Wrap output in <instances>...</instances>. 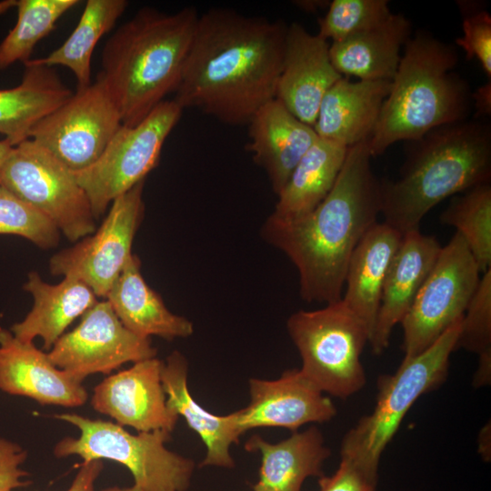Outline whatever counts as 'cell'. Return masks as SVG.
Here are the masks:
<instances>
[{
  "mask_svg": "<svg viewBox=\"0 0 491 491\" xmlns=\"http://www.w3.org/2000/svg\"><path fill=\"white\" fill-rule=\"evenodd\" d=\"M287 25L227 8L199 15L174 101L222 123L247 125L276 98Z\"/></svg>",
  "mask_w": 491,
  "mask_h": 491,
  "instance_id": "obj_1",
  "label": "cell"
},
{
  "mask_svg": "<svg viewBox=\"0 0 491 491\" xmlns=\"http://www.w3.org/2000/svg\"><path fill=\"white\" fill-rule=\"evenodd\" d=\"M367 141L348 147L336 183L317 206L290 218L271 214L261 227L262 238L297 269L306 302L342 298L350 257L381 214L380 181Z\"/></svg>",
  "mask_w": 491,
  "mask_h": 491,
  "instance_id": "obj_2",
  "label": "cell"
},
{
  "mask_svg": "<svg viewBox=\"0 0 491 491\" xmlns=\"http://www.w3.org/2000/svg\"><path fill=\"white\" fill-rule=\"evenodd\" d=\"M198 17L193 6L172 14L144 7L107 39L97 75L115 102L122 125H136L175 93Z\"/></svg>",
  "mask_w": 491,
  "mask_h": 491,
  "instance_id": "obj_3",
  "label": "cell"
},
{
  "mask_svg": "<svg viewBox=\"0 0 491 491\" xmlns=\"http://www.w3.org/2000/svg\"><path fill=\"white\" fill-rule=\"evenodd\" d=\"M490 177L488 125L462 121L436 128L410 142L397 179L380 181V215L402 234L419 229L434 206Z\"/></svg>",
  "mask_w": 491,
  "mask_h": 491,
  "instance_id": "obj_4",
  "label": "cell"
},
{
  "mask_svg": "<svg viewBox=\"0 0 491 491\" xmlns=\"http://www.w3.org/2000/svg\"><path fill=\"white\" fill-rule=\"evenodd\" d=\"M457 62L450 45L429 33L411 35L367 141L372 157L398 141H416L436 128L465 121L469 90L452 72Z\"/></svg>",
  "mask_w": 491,
  "mask_h": 491,
  "instance_id": "obj_5",
  "label": "cell"
},
{
  "mask_svg": "<svg viewBox=\"0 0 491 491\" xmlns=\"http://www.w3.org/2000/svg\"><path fill=\"white\" fill-rule=\"evenodd\" d=\"M461 320L418 355L404 357L393 375L381 376L374 410L344 436L341 459L356 466L372 482L377 484L381 455L408 410L423 394L436 388L446 378Z\"/></svg>",
  "mask_w": 491,
  "mask_h": 491,
  "instance_id": "obj_6",
  "label": "cell"
},
{
  "mask_svg": "<svg viewBox=\"0 0 491 491\" xmlns=\"http://www.w3.org/2000/svg\"><path fill=\"white\" fill-rule=\"evenodd\" d=\"M80 431L65 437L54 449L56 457L78 456L84 462L109 459L125 466L135 486L144 491H185L195 470L193 460L168 450L170 434L164 430L134 435L124 426L74 413L55 415Z\"/></svg>",
  "mask_w": 491,
  "mask_h": 491,
  "instance_id": "obj_7",
  "label": "cell"
},
{
  "mask_svg": "<svg viewBox=\"0 0 491 491\" xmlns=\"http://www.w3.org/2000/svg\"><path fill=\"white\" fill-rule=\"evenodd\" d=\"M286 327L302 359L301 372L321 392L346 398L365 386L360 357L370 336L342 299L292 314Z\"/></svg>",
  "mask_w": 491,
  "mask_h": 491,
  "instance_id": "obj_8",
  "label": "cell"
},
{
  "mask_svg": "<svg viewBox=\"0 0 491 491\" xmlns=\"http://www.w3.org/2000/svg\"><path fill=\"white\" fill-rule=\"evenodd\" d=\"M0 185L46 216L71 242L95 231L88 197L74 173L26 139L0 165Z\"/></svg>",
  "mask_w": 491,
  "mask_h": 491,
  "instance_id": "obj_9",
  "label": "cell"
},
{
  "mask_svg": "<svg viewBox=\"0 0 491 491\" xmlns=\"http://www.w3.org/2000/svg\"><path fill=\"white\" fill-rule=\"evenodd\" d=\"M182 112L174 100L161 102L136 125H122L99 158L74 173L95 219L157 165L162 147Z\"/></svg>",
  "mask_w": 491,
  "mask_h": 491,
  "instance_id": "obj_10",
  "label": "cell"
},
{
  "mask_svg": "<svg viewBox=\"0 0 491 491\" xmlns=\"http://www.w3.org/2000/svg\"><path fill=\"white\" fill-rule=\"evenodd\" d=\"M481 271L462 235L456 232L439 255L401 321L405 358L431 346L461 320L473 296Z\"/></svg>",
  "mask_w": 491,
  "mask_h": 491,
  "instance_id": "obj_11",
  "label": "cell"
},
{
  "mask_svg": "<svg viewBox=\"0 0 491 491\" xmlns=\"http://www.w3.org/2000/svg\"><path fill=\"white\" fill-rule=\"evenodd\" d=\"M121 125L120 113L97 75L39 120L29 139L75 173L99 158Z\"/></svg>",
  "mask_w": 491,
  "mask_h": 491,
  "instance_id": "obj_12",
  "label": "cell"
},
{
  "mask_svg": "<svg viewBox=\"0 0 491 491\" xmlns=\"http://www.w3.org/2000/svg\"><path fill=\"white\" fill-rule=\"evenodd\" d=\"M145 181L112 202L102 225L49 261L54 276L74 277L89 286L97 297H106L132 256V244L143 219Z\"/></svg>",
  "mask_w": 491,
  "mask_h": 491,
  "instance_id": "obj_13",
  "label": "cell"
},
{
  "mask_svg": "<svg viewBox=\"0 0 491 491\" xmlns=\"http://www.w3.org/2000/svg\"><path fill=\"white\" fill-rule=\"evenodd\" d=\"M155 355L150 338L128 330L106 299L88 309L78 326L64 334L47 353L55 366L83 381L91 374H110L125 363Z\"/></svg>",
  "mask_w": 491,
  "mask_h": 491,
  "instance_id": "obj_14",
  "label": "cell"
},
{
  "mask_svg": "<svg viewBox=\"0 0 491 491\" xmlns=\"http://www.w3.org/2000/svg\"><path fill=\"white\" fill-rule=\"evenodd\" d=\"M163 364L153 357L105 378L94 388L93 408L137 432L171 433L179 416L166 405L161 381Z\"/></svg>",
  "mask_w": 491,
  "mask_h": 491,
  "instance_id": "obj_15",
  "label": "cell"
},
{
  "mask_svg": "<svg viewBox=\"0 0 491 491\" xmlns=\"http://www.w3.org/2000/svg\"><path fill=\"white\" fill-rule=\"evenodd\" d=\"M250 402L235 412L241 435L256 427H284L296 431L308 423L330 421L336 409L300 369L285 371L275 380L251 378Z\"/></svg>",
  "mask_w": 491,
  "mask_h": 491,
  "instance_id": "obj_16",
  "label": "cell"
},
{
  "mask_svg": "<svg viewBox=\"0 0 491 491\" xmlns=\"http://www.w3.org/2000/svg\"><path fill=\"white\" fill-rule=\"evenodd\" d=\"M329 46L302 25H287L276 99L312 127L325 94L342 77L332 65Z\"/></svg>",
  "mask_w": 491,
  "mask_h": 491,
  "instance_id": "obj_17",
  "label": "cell"
},
{
  "mask_svg": "<svg viewBox=\"0 0 491 491\" xmlns=\"http://www.w3.org/2000/svg\"><path fill=\"white\" fill-rule=\"evenodd\" d=\"M0 390L65 407L81 406L88 398L83 380L55 366L33 342H23L1 326Z\"/></svg>",
  "mask_w": 491,
  "mask_h": 491,
  "instance_id": "obj_18",
  "label": "cell"
},
{
  "mask_svg": "<svg viewBox=\"0 0 491 491\" xmlns=\"http://www.w3.org/2000/svg\"><path fill=\"white\" fill-rule=\"evenodd\" d=\"M442 246L419 229L403 234L387 270L376 322L369 344L381 354L389 344L393 328L405 317L430 273Z\"/></svg>",
  "mask_w": 491,
  "mask_h": 491,
  "instance_id": "obj_19",
  "label": "cell"
},
{
  "mask_svg": "<svg viewBox=\"0 0 491 491\" xmlns=\"http://www.w3.org/2000/svg\"><path fill=\"white\" fill-rule=\"evenodd\" d=\"M247 125L246 150L265 170L277 196L318 136L276 98L258 109Z\"/></svg>",
  "mask_w": 491,
  "mask_h": 491,
  "instance_id": "obj_20",
  "label": "cell"
},
{
  "mask_svg": "<svg viewBox=\"0 0 491 491\" xmlns=\"http://www.w3.org/2000/svg\"><path fill=\"white\" fill-rule=\"evenodd\" d=\"M391 81H350L342 76L325 94L313 128L321 139L346 147L371 136Z\"/></svg>",
  "mask_w": 491,
  "mask_h": 491,
  "instance_id": "obj_21",
  "label": "cell"
},
{
  "mask_svg": "<svg viewBox=\"0 0 491 491\" xmlns=\"http://www.w3.org/2000/svg\"><path fill=\"white\" fill-rule=\"evenodd\" d=\"M24 289L32 295L33 307L10 331L23 342L41 337L44 350H50L69 325L97 302L93 290L74 277L50 285L38 273L31 272Z\"/></svg>",
  "mask_w": 491,
  "mask_h": 491,
  "instance_id": "obj_22",
  "label": "cell"
},
{
  "mask_svg": "<svg viewBox=\"0 0 491 491\" xmlns=\"http://www.w3.org/2000/svg\"><path fill=\"white\" fill-rule=\"evenodd\" d=\"M403 234L376 223L355 248L346 274L342 300L362 321L372 337L385 278Z\"/></svg>",
  "mask_w": 491,
  "mask_h": 491,
  "instance_id": "obj_23",
  "label": "cell"
},
{
  "mask_svg": "<svg viewBox=\"0 0 491 491\" xmlns=\"http://www.w3.org/2000/svg\"><path fill=\"white\" fill-rule=\"evenodd\" d=\"M187 373V361L180 352L174 351L167 356L161 372L166 405L175 415L185 418L205 444L206 455L202 466L234 467L230 447L239 443L242 436L235 424V412L217 416L205 410L190 394Z\"/></svg>",
  "mask_w": 491,
  "mask_h": 491,
  "instance_id": "obj_24",
  "label": "cell"
},
{
  "mask_svg": "<svg viewBox=\"0 0 491 491\" xmlns=\"http://www.w3.org/2000/svg\"><path fill=\"white\" fill-rule=\"evenodd\" d=\"M138 256L132 254L114 283L106 300L121 323L134 334L166 340L185 338L194 332L187 318L172 313L161 296L145 282Z\"/></svg>",
  "mask_w": 491,
  "mask_h": 491,
  "instance_id": "obj_25",
  "label": "cell"
},
{
  "mask_svg": "<svg viewBox=\"0 0 491 491\" xmlns=\"http://www.w3.org/2000/svg\"><path fill=\"white\" fill-rule=\"evenodd\" d=\"M411 23L402 14H392L382 24L329 46L335 69L358 80L392 81L411 36Z\"/></svg>",
  "mask_w": 491,
  "mask_h": 491,
  "instance_id": "obj_26",
  "label": "cell"
},
{
  "mask_svg": "<svg viewBox=\"0 0 491 491\" xmlns=\"http://www.w3.org/2000/svg\"><path fill=\"white\" fill-rule=\"evenodd\" d=\"M245 448L261 454L259 478L253 491H301L307 477L324 476L322 466L330 456V449L316 426L296 431L275 444L254 435Z\"/></svg>",
  "mask_w": 491,
  "mask_h": 491,
  "instance_id": "obj_27",
  "label": "cell"
},
{
  "mask_svg": "<svg viewBox=\"0 0 491 491\" xmlns=\"http://www.w3.org/2000/svg\"><path fill=\"white\" fill-rule=\"evenodd\" d=\"M24 65L21 83L0 89V134L13 146L29 139L34 125L73 95L53 67Z\"/></svg>",
  "mask_w": 491,
  "mask_h": 491,
  "instance_id": "obj_28",
  "label": "cell"
},
{
  "mask_svg": "<svg viewBox=\"0 0 491 491\" xmlns=\"http://www.w3.org/2000/svg\"><path fill=\"white\" fill-rule=\"evenodd\" d=\"M348 148L317 138L298 162L277 195L272 214L285 218L306 214L331 191Z\"/></svg>",
  "mask_w": 491,
  "mask_h": 491,
  "instance_id": "obj_29",
  "label": "cell"
},
{
  "mask_svg": "<svg viewBox=\"0 0 491 491\" xmlns=\"http://www.w3.org/2000/svg\"><path fill=\"white\" fill-rule=\"evenodd\" d=\"M128 6L126 0H87L69 37L47 56L26 63L54 67L62 65L74 74L77 88L91 84V60L101 37L108 33Z\"/></svg>",
  "mask_w": 491,
  "mask_h": 491,
  "instance_id": "obj_30",
  "label": "cell"
},
{
  "mask_svg": "<svg viewBox=\"0 0 491 491\" xmlns=\"http://www.w3.org/2000/svg\"><path fill=\"white\" fill-rule=\"evenodd\" d=\"M78 0H16L17 21L0 43V70L24 64L36 44L54 30L58 19Z\"/></svg>",
  "mask_w": 491,
  "mask_h": 491,
  "instance_id": "obj_31",
  "label": "cell"
},
{
  "mask_svg": "<svg viewBox=\"0 0 491 491\" xmlns=\"http://www.w3.org/2000/svg\"><path fill=\"white\" fill-rule=\"evenodd\" d=\"M440 219L442 224L455 227L462 235L481 273L491 268L490 182L456 195Z\"/></svg>",
  "mask_w": 491,
  "mask_h": 491,
  "instance_id": "obj_32",
  "label": "cell"
},
{
  "mask_svg": "<svg viewBox=\"0 0 491 491\" xmlns=\"http://www.w3.org/2000/svg\"><path fill=\"white\" fill-rule=\"evenodd\" d=\"M392 14L387 0H333L317 21V35L339 42L382 24Z\"/></svg>",
  "mask_w": 491,
  "mask_h": 491,
  "instance_id": "obj_33",
  "label": "cell"
},
{
  "mask_svg": "<svg viewBox=\"0 0 491 491\" xmlns=\"http://www.w3.org/2000/svg\"><path fill=\"white\" fill-rule=\"evenodd\" d=\"M0 234L22 236L44 249L56 246L60 237L51 220L2 185Z\"/></svg>",
  "mask_w": 491,
  "mask_h": 491,
  "instance_id": "obj_34",
  "label": "cell"
},
{
  "mask_svg": "<svg viewBox=\"0 0 491 491\" xmlns=\"http://www.w3.org/2000/svg\"><path fill=\"white\" fill-rule=\"evenodd\" d=\"M457 348L477 354L479 358L491 357V268L482 273L463 315Z\"/></svg>",
  "mask_w": 491,
  "mask_h": 491,
  "instance_id": "obj_35",
  "label": "cell"
},
{
  "mask_svg": "<svg viewBox=\"0 0 491 491\" xmlns=\"http://www.w3.org/2000/svg\"><path fill=\"white\" fill-rule=\"evenodd\" d=\"M463 15V35L456 39L467 59L476 58L486 76H491V16L473 2H458Z\"/></svg>",
  "mask_w": 491,
  "mask_h": 491,
  "instance_id": "obj_36",
  "label": "cell"
},
{
  "mask_svg": "<svg viewBox=\"0 0 491 491\" xmlns=\"http://www.w3.org/2000/svg\"><path fill=\"white\" fill-rule=\"evenodd\" d=\"M26 456V451L18 444L0 436V491H12L31 484L24 479L28 473L20 467Z\"/></svg>",
  "mask_w": 491,
  "mask_h": 491,
  "instance_id": "obj_37",
  "label": "cell"
},
{
  "mask_svg": "<svg viewBox=\"0 0 491 491\" xmlns=\"http://www.w3.org/2000/svg\"><path fill=\"white\" fill-rule=\"evenodd\" d=\"M318 485L320 491H376L377 486L345 459L340 460L337 470L332 476H320Z\"/></svg>",
  "mask_w": 491,
  "mask_h": 491,
  "instance_id": "obj_38",
  "label": "cell"
},
{
  "mask_svg": "<svg viewBox=\"0 0 491 491\" xmlns=\"http://www.w3.org/2000/svg\"><path fill=\"white\" fill-rule=\"evenodd\" d=\"M103 467L102 460L83 462L71 486L66 491H95V482Z\"/></svg>",
  "mask_w": 491,
  "mask_h": 491,
  "instance_id": "obj_39",
  "label": "cell"
},
{
  "mask_svg": "<svg viewBox=\"0 0 491 491\" xmlns=\"http://www.w3.org/2000/svg\"><path fill=\"white\" fill-rule=\"evenodd\" d=\"M472 97L475 102L476 116L489 115L491 113V82L490 80L478 87Z\"/></svg>",
  "mask_w": 491,
  "mask_h": 491,
  "instance_id": "obj_40",
  "label": "cell"
},
{
  "mask_svg": "<svg viewBox=\"0 0 491 491\" xmlns=\"http://www.w3.org/2000/svg\"><path fill=\"white\" fill-rule=\"evenodd\" d=\"M329 3L326 1H302L297 2V5L301 6L305 10H316L317 8L328 5Z\"/></svg>",
  "mask_w": 491,
  "mask_h": 491,
  "instance_id": "obj_41",
  "label": "cell"
},
{
  "mask_svg": "<svg viewBox=\"0 0 491 491\" xmlns=\"http://www.w3.org/2000/svg\"><path fill=\"white\" fill-rule=\"evenodd\" d=\"M13 145L5 139L0 141V165L13 149Z\"/></svg>",
  "mask_w": 491,
  "mask_h": 491,
  "instance_id": "obj_42",
  "label": "cell"
},
{
  "mask_svg": "<svg viewBox=\"0 0 491 491\" xmlns=\"http://www.w3.org/2000/svg\"><path fill=\"white\" fill-rule=\"evenodd\" d=\"M16 0H3L0 1V16L6 13L9 9L15 6Z\"/></svg>",
  "mask_w": 491,
  "mask_h": 491,
  "instance_id": "obj_43",
  "label": "cell"
},
{
  "mask_svg": "<svg viewBox=\"0 0 491 491\" xmlns=\"http://www.w3.org/2000/svg\"><path fill=\"white\" fill-rule=\"evenodd\" d=\"M103 491H144V490H142L137 486L134 485L133 486L125 487V488H120V487H117V486L109 487V488H106V489H105Z\"/></svg>",
  "mask_w": 491,
  "mask_h": 491,
  "instance_id": "obj_44",
  "label": "cell"
}]
</instances>
